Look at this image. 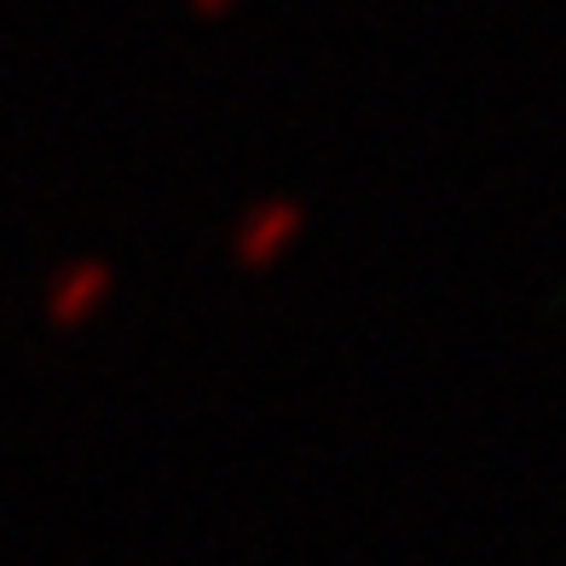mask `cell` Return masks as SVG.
Here are the masks:
<instances>
[{
  "mask_svg": "<svg viewBox=\"0 0 566 566\" xmlns=\"http://www.w3.org/2000/svg\"><path fill=\"white\" fill-rule=\"evenodd\" d=\"M301 231H306V209L295 197H261L254 209H243L238 231H231V266L249 277L283 266L295 254Z\"/></svg>",
  "mask_w": 566,
  "mask_h": 566,
  "instance_id": "1",
  "label": "cell"
},
{
  "mask_svg": "<svg viewBox=\"0 0 566 566\" xmlns=\"http://www.w3.org/2000/svg\"><path fill=\"white\" fill-rule=\"evenodd\" d=\"M116 295V266L98 261V254H82V261H64L53 277H46V295H41V313L53 329H87L98 313L111 306Z\"/></svg>",
  "mask_w": 566,
  "mask_h": 566,
  "instance_id": "2",
  "label": "cell"
},
{
  "mask_svg": "<svg viewBox=\"0 0 566 566\" xmlns=\"http://www.w3.org/2000/svg\"><path fill=\"white\" fill-rule=\"evenodd\" d=\"M243 0H186V12L197 18V23H220V18H231Z\"/></svg>",
  "mask_w": 566,
  "mask_h": 566,
  "instance_id": "3",
  "label": "cell"
}]
</instances>
